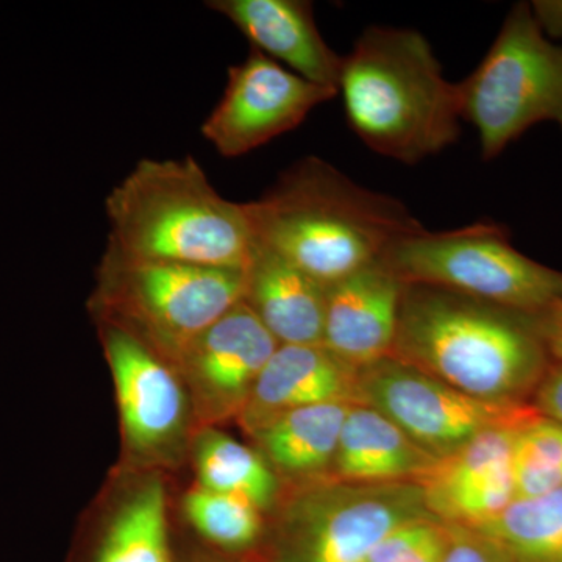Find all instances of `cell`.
Listing matches in <instances>:
<instances>
[{
  "mask_svg": "<svg viewBox=\"0 0 562 562\" xmlns=\"http://www.w3.org/2000/svg\"><path fill=\"white\" fill-rule=\"evenodd\" d=\"M244 209L254 244L327 288L382 261L395 243L424 228L401 202L317 157L295 162Z\"/></svg>",
  "mask_w": 562,
  "mask_h": 562,
  "instance_id": "cell-1",
  "label": "cell"
},
{
  "mask_svg": "<svg viewBox=\"0 0 562 562\" xmlns=\"http://www.w3.org/2000/svg\"><path fill=\"white\" fill-rule=\"evenodd\" d=\"M392 357L473 397L528 403L550 364L530 316L405 284Z\"/></svg>",
  "mask_w": 562,
  "mask_h": 562,
  "instance_id": "cell-2",
  "label": "cell"
},
{
  "mask_svg": "<svg viewBox=\"0 0 562 562\" xmlns=\"http://www.w3.org/2000/svg\"><path fill=\"white\" fill-rule=\"evenodd\" d=\"M338 94L366 146L405 165L439 154L460 136L457 83L443 77L419 32L366 29L342 57Z\"/></svg>",
  "mask_w": 562,
  "mask_h": 562,
  "instance_id": "cell-3",
  "label": "cell"
},
{
  "mask_svg": "<svg viewBox=\"0 0 562 562\" xmlns=\"http://www.w3.org/2000/svg\"><path fill=\"white\" fill-rule=\"evenodd\" d=\"M105 211L106 249L136 260L246 269L254 250L244 203L222 198L192 157L140 160Z\"/></svg>",
  "mask_w": 562,
  "mask_h": 562,
  "instance_id": "cell-4",
  "label": "cell"
},
{
  "mask_svg": "<svg viewBox=\"0 0 562 562\" xmlns=\"http://www.w3.org/2000/svg\"><path fill=\"white\" fill-rule=\"evenodd\" d=\"M244 269L136 260L105 250L90 312L171 364L210 325L243 302Z\"/></svg>",
  "mask_w": 562,
  "mask_h": 562,
  "instance_id": "cell-5",
  "label": "cell"
},
{
  "mask_svg": "<svg viewBox=\"0 0 562 562\" xmlns=\"http://www.w3.org/2000/svg\"><path fill=\"white\" fill-rule=\"evenodd\" d=\"M422 516L431 514L416 483L325 479L283 487L265 546L250 562H366L387 532Z\"/></svg>",
  "mask_w": 562,
  "mask_h": 562,
  "instance_id": "cell-6",
  "label": "cell"
},
{
  "mask_svg": "<svg viewBox=\"0 0 562 562\" xmlns=\"http://www.w3.org/2000/svg\"><path fill=\"white\" fill-rule=\"evenodd\" d=\"M405 284L458 292L512 312L536 314L562 302V272L532 261L494 222L460 231L420 232L382 260Z\"/></svg>",
  "mask_w": 562,
  "mask_h": 562,
  "instance_id": "cell-7",
  "label": "cell"
},
{
  "mask_svg": "<svg viewBox=\"0 0 562 562\" xmlns=\"http://www.w3.org/2000/svg\"><path fill=\"white\" fill-rule=\"evenodd\" d=\"M457 87L484 160L541 122L562 132V46L550 43L528 3L509 11L486 57Z\"/></svg>",
  "mask_w": 562,
  "mask_h": 562,
  "instance_id": "cell-8",
  "label": "cell"
},
{
  "mask_svg": "<svg viewBox=\"0 0 562 562\" xmlns=\"http://www.w3.org/2000/svg\"><path fill=\"white\" fill-rule=\"evenodd\" d=\"M120 412L122 472H161L190 460L199 425L176 368L114 325L98 324Z\"/></svg>",
  "mask_w": 562,
  "mask_h": 562,
  "instance_id": "cell-9",
  "label": "cell"
},
{
  "mask_svg": "<svg viewBox=\"0 0 562 562\" xmlns=\"http://www.w3.org/2000/svg\"><path fill=\"white\" fill-rule=\"evenodd\" d=\"M361 405L372 406L435 458L497 428L541 416L530 402H491L465 394L395 357L360 369Z\"/></svg>",
  "mask_w": 562,
  "mask_h": 562,
  "instance_id": "cell-10",
  "label": "cell"
},
{
  "mask_svg": "<svg viewBox=\"0 0 562 562\" xmlns=\"http://www.w3.org/2000/svg\"><path fill=\"white\" fill-rule=\"evenodd\" d=\"M335 95V90L312 83L251 49L241 65L228 69L227 87L203 122L202 133L222 157H243L294 131Z\"/></svg>",
  "mask_w": 562,
  "mask_h": 562,
  "instance_id": "cell-11",
  "label": "cell"
},
{
  "mask_svg": "<svg viewBox=\"0 0 562 562\" xmlns=\"http://www.w3.org/2000/svg\"><path fill=\"white\" fill-rule=\"evenodd\" d=\"M279 347L243 301L181 351L173 368L190 394L199 430L238 420Z\"/></svg>",
  "mask_w": 562,
  "mask_h": 562,
  "instance_id": "cell-12",
  "label": "cell"
},
{
  "mask_svg": "<svg viewBox=\"0 0 562 562\" xmlns=\"http://www.w3.org/2000/svg\"><path fill=\"white\" fill-rule=\"evenodd\" d=\"M68 562H179L166 473L114 472Z\"/></svg>",
  "mask_w": 562,
  "mask_h": 562,
  "instance_id": "cell-13",
  "label": "cell"
},
{
  "mask_svg": "<svg viewBox=\"0 0 562 562\" xmlns=\"http://www.w3.org/2000/svg\"><path fill=\"white\" fill-rule=\"evenodd\" d=\"M517 430L482 432L432 462L416 482L431 516L450 527L476 530L505 512L514 502L512 454Z\"/></svg>",
  "mask_w": 562,
  "mask_h": 562,
  "instance_id": "cell-14",
  "label": "cell"
},
{
  "mask_svg": "<svg viewBox=\"0 0 562 562\" xmlns=\"http://www.w3.org/2000/svg\"><path fill=\"white\" fill-rule=\"evenodd\" d=\"M405 283L383 261L327 288L322 344L357 369L392 357Z\"/></svg>",
  "mask_w": 562,
  "mask_h": 562,
  "instance_id": "cell-15",
  "label": "cell"
},
{
  "mask_svg": "<svg viewBox=\"0 0 562 562\" xmlns=\"http://www.w3.org/2000/svg\"><path fill=\"white\" fill-rule=\"evenodd\" d=\"M322 403L361 405L360 369L339 360L324 344L280 346L236 424L251 436L283 414Z\"/></svg>",
  "mask_w": 562,
  "mask_h": 562,
  "instance_id": "cell-16",
  "label": "cell"
},
{
  "mask_svg": "<svg viewBox=\"0 0 562 562\" xmlns=\"http://www.w3.org/2000/svg\"><path fill=\"white\" fill-rule=\"evenodd\" d=\"M257 49L303 79L338 92L342 57L322 38L313 5L303 0H213Z\"/></svg>",
  "mask_w": 562,
  "mask_h": 562,
  "instance_id": "cell-17",
  "label": "cell"
},
{
  "mask_svg": "<svg viewBox=\"0 0 562 562\" xmlns=\"http://www.w3.org/2000/svg\"><path fill=\"white\" fill-rule=\"evenodd\" d=\"M244 273L243 301L280 346L322 344L327 286L258 244Z\"/></svg>",
  "mask_w": 562,
  "mask_h": 562,
  "instance_id": "cell-18",
  "label": "cell"
},
{
  "mask_svg": "<svg viewBox=\"0 0 562 562\" xmlns=\"http://www.w3.org/2000/svg\"><path fill=\"white\" fill-rule=\"evenodd\" d=\"M436 460L384 414L372 406L353 405L344 422L330 479L358 484L416 483Z\"/></svg>",
  "mask_w": 562,
  "mask_h": 562,
  "instance_id": "cell-19",
  "label": "cell"
},
{
  "mask_svg": "<svg viewBox=\"0 0 562 562\" xmlns=\"http://www.w3.org/2000/svg\"><path fill=\"white\" fill-rule=\"evenodd\" d=\"M351 403H322L277 417L250 436L283 487L330 479Z\"/></svg>",
  "mask_w": 562,
  "mask_h": 562,
  "instance_id": "cell-20",
  "label": "cell"
},
{
  "mask_svg": "<svg viewBox=\"0 0 562 562\" xmlns=\"http://www.w3.org/2000/svg\"><path fill=\"white\" fill-rule=\"evenodd\" d=\"M195 484L236 495L271 514L279 505L283 484L254 446L239 442L216 427L201 428L190 450Z\"/></svg>",
  "mask_w": 562,
  "mask_h": 562,
  "instance_id": "cell-21",
  "label": "cell"
},
{
  "mask_svg": "<svg viewBox=\"0 0 562 562\" xmlns=\"http://www.w3.org/2000/svg\"><path fill=\"white\" fill-rule=\"evenodd\" d=\"M181 520L192 538L211 552L255 561L268 536L269 516L257 505L192 484L180 503Z\"/></svg>",
  "mask_w": 562,
  "mask_h": 562,
  "instance_id": "cell-22",
  "label": "cell"
},
{
  "mask_svg": "<svg viewBox=\"0 0 562 562\" xmlns=\"http://www.w3.org/2000/svg\"><path fill=\"white\" fill-rule=\"evenodd\" d=\"M479 532L513 562H562V486L514 501Z\"/></svg>",
  "mask_w": 562,
  "mask_h": 562,
  "instance_id": "cell-23",
  "label": "cell"
},
{
  "mask_svg": "<svg viewBox=\"0 0 562 562\" xmlns=\"http://www.w3.org/2000/svg\"><path fill=\"white\" fill-rule=\"evenodd\" d=\"M514 501L562 486V427L538 416L516 431L512 454Z\"/></svg>",
  "mask_w": 562,
  "mask_h": 562,
  "instance_id": "cell-24",
  "label": "cell"
},
{
  "mask_svg": "<svg viewBox=\"0 0 562 562\" xmlns=\"http://www.w3.org/2000/svg\"><path fill=\"white\" fill-rule=\"evenodd\" d=\"M452 536V527L435 516L417 517L387 532L366 562H443Z\"/></svg>",
  "mask_w": 562,
  "mask_h": 562,
  "instance_id": "cell-25",
  "label": "cell"
},
{
  "mask_svg": "<svg viewBox=\"0 0 562 562\" xmlns=\"http://www.w3.org/2000/svg\"><path fill=\"white\" fill-rule=\"evenodd\" d=\"M452 546L443 562H513L479 532L452 527Z\"/></svg>",
  "mask_w": 562,
  "mask_h": 562,
  "instance_id": "cell-26",
  "label": "cell"
},
{
  "mask_svg": "<svg viewBox=\"0 0 562 562\" xmlns=\"http://www.w3.org/2000/svg\"><path fill=\"white\" fill-rule=\"evenodd\" d=\"M530 403L542 417L562 427V362L550 361Z\"/></svg>",
  "mask_w": 562,
  "mask_h": 562,
  "instance_id": "cell-27",
  "label": "cell"
},
{
  "mask_svg": "<svg viewBox=\"0 0 562 562\" xmlns=\"http://www.w3.org/2000/svg\"><path fill=\"white\" fill-rule=\"evenodd\" d=\"M528 316L549 360L562 362V302Z\"/></svg>",
  "mask_w": 562,
  "mask_h": 562,
  "instance_id": "cell-28",
  "label": "cell"
},
{
  "mask_svg": "<svg viewBox=\"0 0 562 562\" xmlns=\"http://www.w3.org/2000/svg\"><path fill=\"white\" fill-rule=\"evenodd\" d=\"M531 10L546 35L562 38V0H538Z\"/></svg>",
  "mask_w": 562,
  "mask_h": 562,
  "instance_id": "cell-29",
  "label": "cell"
},
{
  "mask_svg": "<svg viewBox=\"0 0 562 562\" xmlns=\"http://www.w3.org/2000/svg\"><path fill=\"white\" fill-rule=\"evenodd\" d=\"M177 554H179V562H250L211 552V550L203 549L190 539L188 541H177Z\"/></svg>",
  "mask_w": 562,
  "mask_h": 562,
  "instance_id": "cell-30",
  "label": "cell"
}]
</instances>
